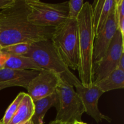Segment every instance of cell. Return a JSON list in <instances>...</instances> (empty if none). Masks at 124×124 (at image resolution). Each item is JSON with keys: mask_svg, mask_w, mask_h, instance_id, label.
<instances>
[{"mask_svg": "<svg viewBox=\"0 0 124 124\" xmlns=\"http://www.w3.org/2000/svg\"><path fill=\"white\" fill-rule=\"evenodd\" d=\"M29 10L25 0H15L0 11V46L2 48L19 43L32 44L50 39L55 28L34 25L29 22Z\"/></svg>", "mask_w": 124, "mask_h": 124, "instance_id": "6da1fadb", "label": "cell"}, {"mask_svg": "<svg viewBox=\"0 0 124 124\" xmlns=\"http://www.w3.org/2000/svg\"><path fill=\"white\" fill-rule=\"evenodd\" d=\"M78 29L79 63L78 71L81 84L90 87L93 82V47L94 31L92 24V9L88 1L85 2L77 18Z\"/></svg>", "mask_w": 124, "mask_h": 124, "instance_id": "7a4b0ae2", "label": "cell"}, {"mask_svg": "<svg viewBox=\"0 0 124 124\" xmlns=\"http://www.w3.org/2000/svg\"><path fill=\"white\" fill-rule=\"evenodd\" d=\"M24 56L31 58L42 69L56 73L61 78L74 87L81 84L79 79L60 59L50 39L31 44L30 50Z\"/></svg>", "mask_w": 124, "mask_h": 124, "instance_id": "3957f363", "label": "cell"}, {"mask_svg": "<svg viewBox=\"0 0 124 124\" xmlns=\"http://www.w3.org/2000/svg\"><path fill=\"white\" fill-rule=\"evenodd\" d=\"M62 61L69 69L78 70L79 63L77 20H67L54 29L50 39Z\"/></svg>", "mask_w": 124, "mask_h": 124, "instance_id": "277c9868", "label": "cell"}, {"mask_svg": "<svg viewBox=\"0 0 124 124\" xmlns=\"http://www.w3.org/2000/svg\"><path fill=\"white\" fill-rule=\"evenodd\" d=\"M29 10V22L34 25L56 28L68 19V1L52 4L39 0H25Z\"/></svg>", "mask_w": 124, "mask_h": 124, "instance_id": "5b68a950", "label": "cell"}, {"mask_svg": "<svg viewBox=\"0 0 124 124\" xmlns=\"http://www.w3.org/2000/svg\"><path fill=\"white\" fill-rule=\"evenodd\" d=\"M56 93L58 96L54 107L57 111L56 121L72 124L76 121L81 122L85 109L74 86L61 78Z\"/></svg>", "mask_w": 124, "mask_h": 124, "instance_id": "8992f818", "label": "cell"}, {"mask_svg": "<svg viewBox=\"0 0 124 124\" xmlns=\"http://www.w3.org/2000/svg\"><path fill=\"white\" fill-rule=\"evenodd\" d=\"M124 52V36L117 30L104 56L93 66V82H99L117 69L118 62Z\"/></svg>", "mask_w": 124, "mask_h": 124, "instance_id": "52a82bcc", "label": "cell"}, {"mask_svg": "<svg viewBox=\"0 0 124 124\" xmlns=\"http://www.w3.org/2000/svg\"><path fill=\"white\" fill-rule=\"evenodd\" d=\"M60 79L56 73L42 69L29 82L27 94L33 101L51 95L56 92Z\"/></svg>", "mask_w": 124, "mask_h": 124, "instance_id": "ba28073f", "label": "cell"}, {"mask_svg": "<svg viewBox=\"0 0 124 124\" xmlns=\"http://www.w3.org/2000/svg\"><path fill=\"white\" fill-rule=\"evenodd\" d=\"M76 92L82 101L85 112L95 120L97 123L102 122L103 120L111 122V119L102 113L98 108V101L104 92L95 84L90 87H84L82 84L75 86Z\"/></svg>", "mask_w": 124, "mask_h": 124, "instance_id": "9c48e42d", "label": "cell"}, {"mask_svg": "<svg viewBox=\"0 0 124 124\" xmlns=\"http://www.w3.org/2000/svg\"><path fill=\"white\" fill-rule=\"evenodd\" d=\"M117 30V23L114 8L103 30L94 38L93 47V66L104 56Z\"/></svg>", "mask_w": 124, "mask_h": 124, "instance_id": "30bf717a", "label": "cell"}, {"mask_svg": "<svg viewBox=\"0 0 124 124\" xmlns=\"http://www.w3.org/2000/svg\"><path fill=\"white\" fill-rule=\"evenodd\" d=\"M116 0H97L92 6V24L94 36L98 35L106 25L114 10Z\"/></svg>", "mask_w": 124, "mask_h": 124, "instance_id": "8fae6325", "label": "cell"}, {"mask_svg": "<svg viewBox=\"0 0 124 124\" xmlns=\"http://www.w3.org/2000/svg\"><path fill=\"white\" fill-rule=\"evenodd\" d=\"M38 73L34 70H18L4 68L0 70V82H8L13 87L27 89L29 82Z\"/></svg>", "mask_w": 124, "mask_h": 124, "instance_id": "7c38bea8", "label": "cell"}, {"mask_svg": "<svg viewBox=\"0 0 124 124\" xmlns=\"http://www.w3.org/2000/svg\"><path fill=\"white\" fill-rule=\"evenodd\" d=\"M58 96L56 92L51 95L33 101L34 113L31 117L33 124H44V118L48 110L55 107Z\"/></svg>", "mask_w": 124, "mask_h": 124, "instance_id": "4fadbf2b", "label": "cell"}, {"mask_svg": "<svg viewBox=\"0 0 124 124\" xmlns=\"http://www.w3.org/2000/svg\"><path fill=\"white\" fill-rule=\"evenodd\" d=\"M34 104L31 98L25 93L14 115L8 124H21L31 119L34 113Z\"/></svg>", "mask_w": 124, "mask_h": 124, "instance_id": "5bb4252c", "label": "cell"}, {"mask_svg": "<svg viewBox=\"0 0 124 124\" xmlns=\"http://www.w3.org/2000/svg\"><path fill=\"white\" fill-rule=\"evenodd\" d=\"M104 93L124 88V71L116 69L108 76L95 83Z\"/></svg>", "mask_w": 124, "mask_h": 124, "instance_id": "9a60e30c", "label": "cell"}, {"mask_svg": "<svg viewBox=\"0 0 124 124\" xmlns=\"http://www.w3.org/2000/svg\"><path fill=\"white\" fill-rule=\"evenodd\" d=\"M4 68L18 70H34L39 71L42 70L30 58L25 56L10 55L5 64Z\"/></svg>", "mask_w": 124, "mask_h": 124, "instance_id": "2e32d148", "label": "cell"}, {"mask_svg": "<svg viewBox=\"0 0 124 124\" xmlns=\"http://www.w3.org/2000/svg\"><path fill=\"white\" fill-rule=\"evenodd\" d=\"M25 93L24 92H21L18 94L15 100L12 102V104L9 105L7 109L6 110V113L4 114L3 118H2L1 122L3 124H8L10 121L11 119L13 117L15 113L16 112L21 102L22 99L25 96Z\"/></svg>", "mask_w": 124, "mask_h": 124, "instance_id": "e0dca14e", "label": "cell"}, {"mask_svg": "<svg viewBox=\"0 0 124 124\" xmlns=\"http://www.w3.org/2000/svg\"><path fill=\"white\" fill-rule=\"evenodd\" d=\"M31 44L19 43L11 45L2 48V50L7 52L10 55L24 56L28 53L30 48Z\"/></svg>", "mask_w": 124, "mask_h": 124, "instance_id": "ac0fdd59", "label": "cell"}, {"mask_svg": "<svg viewBox=\"0 0 124 124\" xmlns=\"http://www.w3.org/2000/svg\"><path fill=\"white\" fill-rule=\"evenodd\" d=\"M84 2L83 0H70L68 1V19L77 20L78 17L83 7Z\"/></svg>", "mask_w": 124, "mask_h": 124, "instance_id": "d6986e66", "label": "cell"}, {"mask_svg": "<svg viewBox=\"0 0 124 124\" xmlns=\"http://www.w3.org/2000/svg\"><path fill=\"white\" fill-rule=\"evenodd\" d=\"M115 17L116 23H118L124 19V0H116L115 7Z\"/></svg>", "mask_w": 124, "mask_h": 124, "instance_id": "ffe728a7", "label": "cell"}, {"mask_svg": "<svg viewBox=\"0 0 124 124\" xmlns=\"http://www.w3.org/2000/svg\"><path fill=\"white\" fill-rule=\"evenodd\" d=\"M10 57V54L2 50H0V70L4 68L5 64Z\"/></svg>", "mask_w": 124, "mask_h": 124, "instance_id": "44dd1931", "label": "cell"}, {"mask_svg": "<svg viewBox=\"0 0 124 124\" xmlns=\"http://www.w3.org/2000/svg\"><path fill=\"white\" fill-rule=\"evenodd\" d=\"M15 2V0H0V11L9 7Z\"/></svg>", "mask_w": 124, "mask_h": 124, "instance_id": "7402d4cb", "label": "cell"}, {"mask_svg": "<svg viewBox=\"0 0 124 124\" xmlns=\"http://www.w3.org/2000/svg\"><path fill=\"white\" fill-rule=\"evenodd\" d=\"M117 69L124 71V52L122 53L121 58H120L119 61L118 62V64H117Z\"/></svg>", "mask_w": 124, "mask_h": 124, "instance_id": "603a6c76", "label": "cell"}, {"mask_svg": "<svg viewBox=\"0 0 124 124\" xmlns=\"http://www.w3.org/2000/svg\"><path fill=\"white\" fill-rule=\"evenodd\" d=\"M13 87V85L8 82H0V91L4 88H8V87Z\"/></svg>", "mask_w": 124, "mask_h": 124, "instance_id": "cb8c5ba5", "label": "cell"}, {"mask_svg": "<svg viewBox=\"0 0 124 124\" xmlns=\"http://www.w3.org/2000/svg\"><path fill=\"white\" fill-rule=\"evenodd\" d=\"M49 124H72L64 123V122H60V121L54 120V121H52V122H50Z\"/></svg>", "mask_w": 124, "mask_h": 124, "instance_id": "d4e9b609", "label": "cell"}, {"mask_svg": "<svg viewBox=\"0 0 124 124\" xmlns=\"http://www.w3.org/2000/svg\"><path fill=\"white\" fill-rule=\"evenodd\" d=\"M21 124H33V122L31 121V120H30V121H27V122H25V123Z\"/></svg>", "mask_w": 124, "mask_h": 124, "instance_id": "484cf974", "label": "cell"}, {"mask_svg": "<svg viewBox=\"0 0 124 124\" xmlns=\"http://www.w3.org/2000/svg\"><path fill=\"white\" fill-rule=\"evenodd\" d=\"M85 124L84 122H82V121H81V122H79V121H76V122H74V123L73 124Z\"/></svg>", "mask_w": 124, "mask_h": 124, "instance_id": "4316f807", "label": "cell"}, {"mask_svg": "<svg viewBox=\"0 0 124 124\" xmlns=\"http://www.w3.org/2000/svg\"><path fill=\"white\" fill-rule=\"evenodd\" d=\"M2 47H1V46H0V50H2Z\"/></svg>", "mask_w": 124, "mask_h": 124, "instance_id": "83f0119b", "label": "cell"}, {"mask_svg": "<svg viewBox=\"0 0 124 124\" xmlns=\"http://www.w3.org/2000/svg\"><path fill=\"white\" fill-rule=\"evenodd\" d=\"M0 124H2V122H1V121H0Z\"/></svg>", "mask_w": 124, "mask_h": 124, "instance_id": "f1b7e54d", "label": "cell"}, {"mask_svg": "<svg viewBox=\"0 0 124 124\" xmlns=\"http://www.w3.org/2000/svg\"><path fill=\"white\" fill-rule=\"evenodd\" d=\"M86 124V123H85V124Z\"/></svg>", "mask_w": 124, "mask_h": 124, "instance_id": "f546056e", "label": "cell"}]
</instances>
